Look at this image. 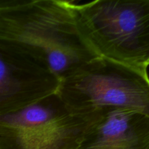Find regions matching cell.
Returning a JSON list of instances; mask_svg holds the SVG:
<instances>
[{"label":"cell","mask_w":149,"mask_h":149,"mask_svg":"<svg viewBox=\"0 0 149 149\" xmlns=\"http://www.w3.org/2000/svg\"><path fill=\"white\" fill-rule=\"evenodd\" d=\"M103 113L76 111L53 93L0 116V149H77Z\"/></svg>","instance_id":"cell-4"},{"label":"cell","mask_w":149,"mask_h":149,"mask_svg":"<svg viewBox=\"0 0 149 149\" xmlns=\"http://www.w3.org/2000/svg\"><path fill=\"white\" fill-rule=\"evenodd\" d=\"M80 33L99 57L147 69L149 0L71 1Z\"/></svg>","instance_id":"cell-2"},{"label":"cell","mask_w":149,"mask_h":149,"mask_svg":"<svg viewBox=\"0 0 149 149\" xmlns=\"http://www.w3.org/2000/svg\"><path fill=\"white\" fill-rule=\"evenodd\" d=\"M56 93L76 111L116 109L141 112L149 116L147 69L103 57L84 63L60 79Z\"/></svg>","instance_id":"cell-3"},{"label":"cell","mask_w":149,"mask_h":149,"mask_svg":"<svg viewBox=\"0 0 149 149\" xmlns=\"http://www.w3.org/2000/svg\"><path fill=\"white\" fill-rule=\"evenodd\" d=\"M59 83L43 63L0 45V116L55 93Z\"/></svg>","instance_id":"cell-5"},{"label":"cell","mask_w":149,"mask_h":149,"mask_svg":"<svg viewBox=\"0 0 149 149\" xmlns=\"http://www.w3.org/2000/svg\"><path fill=\"white\" fill-rule=\"evenodd\" d=\"M101 119L77 149H149V116L125 109H103Z\"/></svg>","instance_id":"cell-6"},{"label":"cell","mask_w":149,"mask_h":149,"mask_svg":"<svg viewBox=\"0 0 149 149\" xmlns=\"http://www.w3.org/2000/svg\"><path fill=\"white\" fill-rule=\"evenodd\" d=\"M0 45L42 63L59 79L99 57L63 0H0Z\"/></svg>","instance_id":"cell-1"}]
</instances>
